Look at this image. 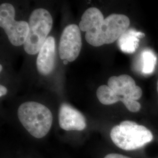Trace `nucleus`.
Returning a JSON list of instances; mask_svg holds the SVG:
<instances>
[{
	"label": "nucleus",
	"instance_id": "dca6fc26",
	"mask_svg": "<svg viewBox=\"0 0 158 158\" xmlns=\"http://www.w3.org/2000/svg\"><path fill=\"white\" fill-rule=\"evenodd\" d=\"M157 90H158V83H157Z\"/></svg>",
	"mask_w": 158,
	"mask_h": 158
},
{
	"label": "nucleus",
	"instance_id": "ddd939ff",
	"mask_svg": "<svg viewBox=\"0 0 158 158\" xmlns=\"http://www.w3.org/2000/svg\"><path fill=\"white\" fill-rule=\"evenodd\" d=\"M6 93H7V89L6 87L1 85H0V97H2L6 95Z\"/></svg>",
	"mask_w": 158,
	"mask_h": 158
},
{
	"label": "nucleus",
	"instance_id": "423d86ee",
	"mask_svg": "<svg viewBox=\"0 0 158 158\" xmlns=\"http://www.w3.org/2000/svg\"><path fill=\"white\" fill-rule=\"evenodd\" d=\"M15 10L10 3L0 6V26L5 31L12 45L15 46L23 45L29 32L28 23L15 20Z\"/></svg>",
	"mask_w": 158,
	"mask_h": 158
},
{
	"label": "nucleus",
	"instance_id": "2eb2a0df",
	"mask_svg": "<svg viewBox=\"0 0 158 158\" xmlns=\"http://www.w3.org/2000/svg\"><path fill=\"white\" fill-rule=\"evenodd\" d=\"M2 65L1 64V65H0V71H1V72L2 71Z\"/></svg>",
	"mask_w": 158,
	"mask_h": 158
},
{
	"label": "nucleus",
	"instance_id": "6e6552de",
	"mask_svg": "<svg viewBox=\"0 0 158 158\" xmlns=\"http://www.w3.org/2000/svg\"><path fill=\"white\" fill-rule=\"evenodd\" d=\"M59 124L65 131H83L86 127L83 114L68 103H62L59 110Z\"/></svg>",
	"mask_w": 158,
	"mask_h": 158
},
{
	"label": "nucleus",
	"instance_id": "7ed1b4c3",
	"mask_svg": "<svg viewBox=\"0 0 158 158\" xmlns=\"http://www.w3.org/2000/svg\"><path fill=\"white\" fill-rule=\"evenodd\" d=\"M18 117L23 127L36 138H42L46 135L53 122L51 110L37 102L22 104L18 108Z\"/></svg>",
	"mask_w": 158,
	"mask_h": 158
},
{
	"label": "nucleus",
	"instance_id": "f03ea898",
	"mask_svg": "<svg viewBox=\"0 0 158 158\" xmlns=\"http://www.w3.org/2000/svg\"><path fill=\"white\" fill-rule=\"evenodd\" d=\"M96 94L98 100L104 105L121 102L132 113L139 111L141 108V104L137 100L141 97L142 90L136 85L134 80L127 74L110 77L108 85L100 86Z\"/></svg>",
	"mask_w": 158,
	"mask_h": 158
},
{
	"label": "nucleus",
	"instance_id": "20e7f679",
	"mask_svg": "<svg viewBox=\"0 0 158 158\" xmlns=\"http://www.w3.org/2000/svg\"><path fill=\"white\" fill-rule=\"evenodd\" d=\"M110 137L117 147L125 151L139 149L153 139L152 133L147 127L128 120L114 127Z\"/></svg>",
	"mask_w": 158,
	"mask_h": 158
},
{
	"label": "nucleus",
	"instance_id": "f257e3e1",
	"mask_svg": "<svg viewBox=\"0 0 158 158\" xmlns=\"http://www.w3.org/2000/svg\"><path fill=\"white\" fill-rule=\"evenodd\" d=\"M130 25V19L125 15L113 14L104 19L100 10L91 7L83 14L79 27L80 31L85 32L87 42L98 47L118 40Z\"/></svg>",
	"mask_w": 158,
	"mask_h": 158
},
{
	"label": "nucleus",
	"instance_id": "0eeeda50",
	"mask_svg": "<svg viewBox=\"0 0 158 158\" xmlns=\"http://www.w3.org/2000/svg\"><path fill=\"white\" fill-rule=\"evenodd\" d=\"M80 29L75 24L68 25L63 31L59 45V54L61 59L73 62L81 49L82 42Z\"/></svg>",
	"mask_w": 158,
	"mask_h": 158
},
{
	"label": "nucleus",
	"instance_id": "f8f14e48",
	"mask_svg": "<svg viewBox=\"0 0 158 158\" xmlns=\"http://www.w3.org/2000/svg\"><path fill=\"white\" fill-rule=\"evenodd\" d=\"M104 158H131L119 153H109Z\"/></svg>",
	"mask_w": 158,
	"mask_h": 158
},
{
	"label": "nucleus",
	"instance_id": "9d476101",
	"mask_svg": "<svg viewBox=\"0 0 158 158\" xmlns=\"http://www.w3.org/2000/svg\"><path fill=\"white\" fill-rule=\"evenodd\" d=\"M145 36V34L134 29H128L118 39L119 47L123 52L132 53L138 48L139 39Z\"/></svg>",
	"mask_w": 158,
	"mask_h": 158
},
{
	"label": "nucleus",
	"instance_id": "1a4fd4ad",
	"mask_svg": "<svg viewBox=\"0 0 158 158\" xmlns=\"http://www.w3.org/2000/svg\"><path fill=\"white\" fill-rule=\"evenodd\" d=\"M56 43L53 36H49L41 48L36 59V67L40 74L49 75L55 66Z\"/></svg>",
	"mask_w": 158,
	"mask_h": 158
},
{
	"label": "nucleus",
	"instance_id": "39448f33",
	"mask_svg": "<svg viewBox=\"0 0 158 158\" xmlns=\"http://www.w3.org/2000/svg\"><path fill=\"white\" fill-rule=\"evenodd\" d=\"M29 32L23 44L25 51L29 55H36L48 38L53 25L50 12L44 8H38L29 18Z\"/></svg>",
	"mask_w": 158,
	"mask_h": 158
},
{
	"label": "nucleus",
	"instance_id": "9b49d317",
	"mask_svg": "<svg viewBox=\"0 0 158 158\" xmlns=\"http://www.w3.org/2000/svg\"><path fill=\"white\" fill-rule=\"evenodd\" d=\"M142 72L144 74H149L155 70L157 58L152 51L147 49L142 52Z\"/></svg>",
	"mask_w": 158,
	"mask_h": 158
},
{
	"label": "nucleus",
	"instance_id": "4468645a",
	"mask_svg": "<svg viewBox=\"0 0 158 158\" xmlns=\"http://www.w3.org/2000/svg\"><path fill=\"white\" fill-rule=\"evenodd\" d=\"M68 62H69V61L66 60H63V64H65V65L68 64Z\"/></svg>",
	"mask_w": 158,
	"mask_h": 158
}]
</instances>
